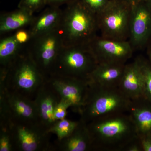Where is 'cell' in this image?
Returning a JSON list of instances; mask_svg holds the SVG:
<instances>
[{"instance_id": "1", "label": "cell", "mask_w": 151, "mask_h": 151, "mask_svg": "<svg viewBox=\"0 0 151 151\" xmlns=\"http://www.w3.org/2000/svg\"><path fill=\"white\" fill-rule=\"evenodd\" d=\"M86 126L93 150L124 151L127 146L139 138L128 113L97 119Z\"/></svg>"}, {"instance_id": "2", "label": "cell", "mask_w": 151, "mask_h": 151, "mask_svg": "<svg viewBox=\"0 0 151 151\" xmlns=\"http://www.w3.org/2000/svg\"><path fill=\"white\" fill-rule=\"evenodd\" d=\"M66 5L58 27L63 46L89 44L97 35L96 14L80 0H73Z\"/></svg>"}, {"instance_id": "3", "label": "cell", "mask_w": 151, "mask_h": 151, "mask_svg": "<svg viewBox=\"0 0 151 151\" xmlns=\"http://www.w3.org/2000/svg\"><path fill=\"white\" fill-rule=\"evenodd\" d=\"M89 82L88 95L79 114L80 121L87 124L100 118L127 113L131 100L119 87H103Z\"/></svg>"}, {"instance_id": "4", "label": "cell", "mask_w": 151, "mask_h": 151, "mask_svg": "<svg viewBox=\"0 0 151 151\" xmlns=\"http://www.w3.org/2000/svg\"><path fill=\"white\" fill-rule=\"evenodd\" d=\"M9 90L34 99L38 89L46 81L25 49L8 68L6 74H0Z\"/></svg>"}, {"instance_id": "5", "label": "cell", "mask_w": 151, "mask_h": 151, "mask_svg": "<svg viewBox=\"0 0 151 151\" xmlns=\"http://www.w3.org/2000/svg\"><path fill=\"white\" fill-rule=\"evenodd\" d=\"M98 63L88 45L63 46L57 58L51 76L88 80Z\"/></svg>"}, {"instance_id": "6", "label": "cell", "mask_w": 151, "mask_h": 151, "mask_svg": "<svg viewBox=\"0 0 151 151\" xmlns=\"http://www.w3.org/2000/svg\"><path fill=\"white\" fill-rule=\"evenodd\" d=\"M132 6L125 0H109L96 14L100 36L114 40H129Z\"/></svg>"}, {"instance_id": "7", "label": "cell", "mask_w": 151, "mask_h": 151, "mask_svg": "<svg viewBox=\"0 0 151 151\" xmlns=\"http://www.w3.org/2000/svg\"><path fill=\"white\" fill-rule=\"evenodd\" d=\"M63 46L59 29L33 37L26 49L46 80L51 76L57 58Z\"/></svg>"}, {"instance_id": "8", "label": "cell", "mask_w": 151, "mask_h": 151, "mask_svg": "<svg viewBox=\"0 0 151 151\" xmlns=\"http://www.w3.org/2000/svg\"><path fill=\"white\" fill-rule=\"evenodd\" d=\"M14 150L53 151L55 146L50 141V134L39 124L12 123L10 126Z\"/></svg>"}, {"instance_id": "9", "label": "cell", "mask_w": 151, "mask_h": 151, "mask_svg": "<svg viewBox=\"0 0 151 151\" xmlns=\"http://www.w3.org/2000/svg\"><path fill=\"white\" fill-rule=\"evenodd\" d=\"M98 63L126 64L134 50L129 40L109 39L97 35L88 44Z\"/></svg>"}, {"instance_id": "10", "label": "cell", "mask_w": 151, "mask_h": 151, "mask_svg": "<svg viewBox=\"0 0 151 151\" xmlns=\"http://www.w3.org/2000/svg\"><path fill=\"white\" fill-rule=\"evenodd\" d=\"M61 99L69 102L72 110L80 114L89 89L88 80L52 76L47 79Z\"/></svg>"}, {"instance_id": "11", "label": "cell", "mask_w": 151, "mask_h": 151, "mask_svg": "<svg viewBox=\"0 0 151 151\" xmlns=\"http://www.w3.org/2000/svg\"><path fill=\"white\" fill-rule=\"evenodd\" d=\"M151 39V7L146 1L132 5L129 42L135 50L147 46Z\"/></svg>"}, {"instance_id": "12", "label": "cell", "mask_w": 151, "mask_h": 151, "mask_svg": "<svg viewBox=\"0 0 151 151\" xmlns=\"http://www.w3.org/2000/svg\"><path fill=\"white\" fill-rule=\"evenodd\" d=\"M6 93L11 124H40L37 108L34 99L9 90L6 85Z\"/></svg>"}, {"instance_id": "13", "label": "cell", "mask_w": 151, "mask_h": 151, "mask_svg": "<svg viewBox=\"0 0 151 151\" xmlns=\"http://www.w3.org/2000/svg\"><path fill=\"white\" fill-rule=\"evenodd\" d=\"M60 96L46 80L36 93L34 100L40 124L47 131L54 124L55 108L60 100Z\"/></svg>"}, {"instance_id": "14", "label": "cell", "mask_w": 151, "mask_h": 151, "mask_svg": "<svg viewBox=\"0 0 151 151\" xmlns=\"http://www.w3.org/2000/svg\"><path fill=\"white\" fill-rule=\"evenodd\" d=\"M119 88L131 100L144 97V79L137 58L126 63Z\"/></svg>"}, {"instance_id": "15", "label": "cell", "mask_w": 151, "mask_h": 151, "mask_svg": "<svg viewBox=\"0 0 151 151\" xmlns=\"http://www.w3.org/2000/svg\"><path fill=\"white\" fill-rule=\"evenodd\" d=\"M127 113L139 138L151 137V103L144 97L131 100Z\"/></svg>"}, {"instance_id": "16", "label": "cell", "mask_w": 151, "mask_h": 151, "mask_svg": "<svg viewBox=\"0 0 151 151\" xmlns=\"http://www.w3.org/2000/svg\"><path fill=\"white\" fill-rule=\"evenodd\" d=\"M126 64L98 63L88 78L90 83L106 87H119Z\"/></svg>"}, {"instance_id": "17", "label": "cell", "mask_w": 151, "mask_h": 151, "mask_svg": "<svg viewBox=\"0 0 151 151\" xmlns=\"http://www.w3.org/2000/svg\"><path fill=\"white\" fill-rule=\"evenodd\" d=\"M56 150L60 151L93 150L92 139L86 124L79 120L77 127L70 136L57 141Z\"/></svg>"}, {"instance_id": "18", "label": "cell", "mask_w": 151, "mask_h": 151, "mask_svg": "<svg viewBox=\"0 0 151 151\" xmlns=\"http://www.w3.org/2000/svg\"><path fill=\"white\" fill-rule=\"evenodd\" d=\"M45 10L34 18L29 26L33 37L40 35L59 27L63 10L58 6H51Z\"/></svg>"}, {"instance_id": "19", "label": "cell", "mask_w": 151, "mask_h": 151, "mask_svg": "<svg viewBox=\"0 0 151 151\" xmlns=\"http://www.w3.org/2000/svg\"><path fill=\"white\" fill-rule=\"evenodd\" d=\"M34 14L25 9L19 8L12 12L1 14V35L29 26L34 18Z\"/></svg>"}, {"instance_id": "20", "label": "cell", "mask_w": 151, "mask_h": 151, "mask_svg": "<svg viewBox=\"0 0 151 151\" xmlns=\"http://www.w3.org/2000/svg\"><path fill=\"white\" fill-rule=\"evenodd\" d=\"M26 46L17 39L14 34L1 40L0 73H6L10 65L25 49Z\"/></svg>"}, {"instance_id": "21", "label": "cell", "mask_w": 151, "mask_h": 151, "mask_svg": "<svg viewBox=\"0 0 151 151\" xmlns=\"http://www.w3.org/2000/svg\"><path fill=\"white\" fill-rule=\"evenodd\" d=\"M79 121H73L66 119L56 121L49 129L48 134L56 135L57 141H60L67 137L71 134L77 127Z\"/></svg>"}, {"instance_id": "22", "label": "cell", "mask_w": 151, "mask_h": 151, "mask_svg": "<svg viewBox=\"0 0 151 151\" xmlns=\"http://www.w3.org/2000/svg\"><path fill=\"white\" fill-rule=\"evenodd\" d=\"M136 58L144 79V98L151 103V63L142 57Z\"/></svg>"}, {"instance_id": "23", "label": "cell", "mask_w": 151, "mask_h": 151, "mask_svg": "<svg viewBox=\"0 0 151 151\" xmlns=\"http://www.w3.org/2000/svg\"><path fill=\"white\" fill-rule=\"evenodd\" d=\"M13 151V144L10 127H0V151Z\"/></svg>"}, {"instance_id": "24", "label": "cell", "mask_w": 151, "mask_h": 151, "mask_svg": "<svg viewBox=\"0 0 151 151\" xmlns=\"http://www.w3.org/2000/svg\"><path fill=\"white\" fill-rule=\"evenodd\" d=\"M47 5V0H20L18 7L27 10L34 14Z\"/></svg>"}, {"instance_id": "25", "label": "cell", "mask_w": 151, "mask_h": 151, "mask_svg": "<svg viewBox=\"0 0 151 151\" xmlns=\"http://www.w3.org/2000/svg\"><path fill=\"white\" fill-rule=\"evenodd\" d=\"M71 105L69 102L63 99H60L54 109L53 117L55 121H59L66 118L67 110L70 108Z\"/></svg>"}, {"instance_id": "26", "label": "cell", "mask_w": 151, "mask_h": 151, "mask_svg": "<svg viewBox=\"0 0 151 151\" xmlns=\"http://www.w3.org/2000/svg\"><path fill=\"white\" fill-rule=\"evenodd\" d=\"M91 12L97 14L107 5L109 0H80Z\"/></svg>"}, {"instance_id": "27", "label": "cell", "mask_w": 151, "mask_h": 151, "mask_svg": "<svg viewBox=\"0 0 151 151\" xmlns=\"http://www.w3.org/2000/svg\"><path fill=\"white\" fill-rule=\"evenodd\" d=\"M142 151L140 139L139 138L137 140L133 142L127 146L124 151Z\"/></svg>"}, {"instance_id": "28", "label": "cell", "mask_w": 151, "mask_h": 151, "mask_svg": "<svg viewBox=\"0 0 151 151\" xmlns=\"http://www.w3.org/2000/svg\"><path fill=\"white\" fill-rule=\"evenodd\" d=\"M140 139L142 151H151V137H147Z\"/></svg>"}, {"instance_id": "29", "label": "cell", "mask_w": 151, "mask_h": 151, "mask_svg": "<svg viewBox=\"0 0 151 151\" xmlns=\"http://www.w3.org/2000/svg\"><path fill=\"white\" fill-rule=\"evenodd\" d=\"M73 0H47V5L51 6H58L66 4Z\"/></svg>"}, {"instance_id": "30", "label": "cell", "mask_w": 151, "mask_h": 151, "mask_svg": "<svg viewBox=\"0 0 151 151\" xmlns=\"http://www.w3.org/2000/svg\"><path fill=\"white\" fill-rule=\"evenodd\" d=\"M147 53L148 57L149 60L151 63V39L148 43L147 45Z\"/></svg>"}, {"instance_id": "31", "label": "cell", "mask_w": 151, "mask_h": 151, "mask_svg": "<svg viewBox=\"0 0 151 151\" xmlns=\"http://www.w3.org/2000/svg\"><path fill=\"white\" fill-rule=\"evenodd\" d=\"M127 1L128 2L132 5L134 4H137L140 2L143 1H145V0H125Z\"/></svg>"}, {"instance_id": "32", "label": "cell", "mask_w": 151, "mask_h": 151, "mask_svg": "<svg viewBox=\"0 0 151 151\" xmlns=\"http://www.w3.org/2000/svg\"><path fill=\"white\" fill-rule=\"evenodd\" d=\"M146 1L151 7V0H145Z\"/></svg>"}]
</instances>
